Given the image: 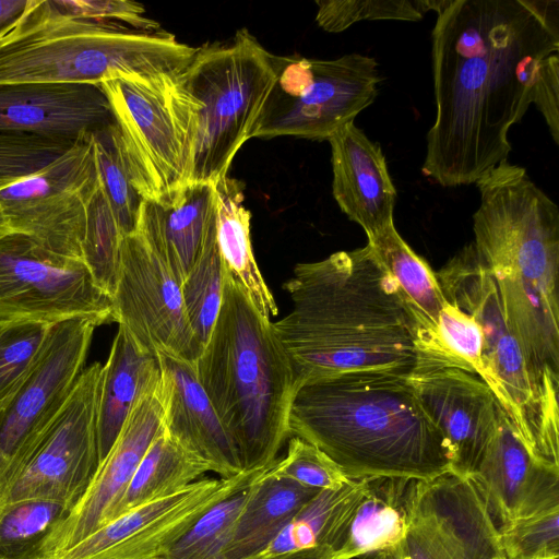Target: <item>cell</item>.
I'll list each match as a JSON object with an SVG mask.
<instances>
[{"instance_id":"6da1fadb","label":"cell","mask_w":559,"mask_h":559,"mask_svg":"<svg viewBox=\"0 0 559 559\" xmlns=\"http://www.w3.org/2000/svg\"><path fill=\"white\" fill-rule=\"evenodd\" d=\"M558 52L557 0H444L431 32L436 118L424 174L466 186L508 160V132Z\"/></svg>"},{"instance_id":"7a4b0ae2","label":"cell","mask_w":559,"mask_h":559,"mask_svg":"<svg viewBox=\"0 0 559 559\" xmlns=\"http://www.w3.org/2000/svg\"><path fill=\"white\" fill-rule=\"evenodd\" d=\"M283 288L293 308L273 329L296 390L347 372L408 376L426 360L455 361L369 245L297 264Z\"/></svg>"},{"instance_id":"3957f363","label":"cell","mask_w":559,"mask_h":559,"mask_svg":"<svg viewBox=\"0 0 559 559\" xmlns=\"http://www.w3.org/2000/svg\"><path fill=\"white\" fill-rule=\"evenodd\" d=\"M288 433L316 445L349 479L428 480L450 471L442 433L401 373L357 371L301 384Z\"/></svg>"},{"instance_id":"277c9868","label":"cell","mask_w":559,"mask_h":559,"mask_svg":"<svg viewBox=\"0 0 559 559\" xmlns=\"http://www.w3.org/2000/svg\"><path fill=\"white\" fill-rule=\"evenodd\" d=\"M475 185V250L511 331L542 378L559 389V209L508 160Z\"/></svg>"},{"instance_id":"5b68a950","label":"cell","mask_w":559,"mask_h":559,"mask_svg":"<svg viewBox=\"0 0 559 559\" xmlns=\"http://www.w3.org/2000/svg\"><path fill=\"white\" fill-rule=\"evenodd\" d=\"M194 370L243 472L272 466L289 438L295 378L273 322L225 271L218 314Z\"/></svg>"},{"instance_id":"8992f818","label":"cell","mask_w":559,"mask_h":559,"mask_svg":"<svg viewBox=\"0 0 559 559\" xmlns=\"http://www.w3.org/2000/svg\"><path fill=\"white\" fill-rule=\"evenodd\" d=\"M197 51L163 29L94 22L63 11L55 0H27L0 29V85L150 82L180 74Z\"/></svg>"},{"instance_id":"52a82bcc","label":"cell","mask_w":559,"mask_h":559,"mask_svg":"<svg viewBox=\"0 0 559 559\" xmlns=\"http://www.w3.org/2000/svg\"><path fill=\"white\" fill-rule=\"evenodd\" d=\"M436 275L445 300L480 326V378L530 451L559 467L558 388L542 378L511 331L496 284L474 243L457 251Z\"/></svg>"},{"instance_id":"ba28073f","label":"cell","mask_w":559,"mask_h":559,"mask_svg":"<svg viewBox=\"0 0 559 559\" xmlns=\"http://www.w3.org/2000/svg\"><path fill=\"white\" fill-rule=\"evenodd\" d=\"M275 76L271 53L246 28L228 44L198 48L181 73L194 99L187 183L215 185L227 176Z\"/></svg>"},{"instance_id":"9c48e42d","label":"cell","mask_w":559,"mask_h":559,"mask_svg":"<svg viewBox=\"0 0 559 559\" xmlns=\"http://www.w3.org/2000/svg\"><path fill=\"white\" fill-rule=\"evenodd\" d=\"M181 73L150 82L118 78L99 84L119 130L132 185L143 201H160L187 185L194 99Z\"/></svg>"},{"instance_id":"30bf717a","label":"cell","mask_w":559,"mask_h":559,"mask_svg":"<svg viewBox=\"0 0 559 559\" xmlns=\"http://www.w3.org/2000/svg\"><path fill=\"white\" fill-rule=\"evenodd\" d=\"M271 61L275 81L250 139L328 140L354 121L379 93V64L370 56L353 52L322 60L271 53Z\"/></svg>"},{"instance_id":"8fae6325","label":"cell","mask_w":559,"mask_h":559,"mask_svg":"<svg viewBox=\"0 0 559 559\" xmlns=\"http://www.w3.org/2000/svg\"><path fill=\"white\" fill-rule=\"evenodd\" d=\"M98 187L93 132H87L45 168L0 186V231L82 260L88 206Z\"/></svg>"},{"instance_id":"7c38bea8","label":"cell","mask_w":559,"mask_h":559,"mask_svg":"<svg viewBox=\"0 0 559 559\" xmlns=\"http://www.w3.org/2000/svg\"><path fill=\"white\" fill-rule=\"evenodd\" d=\"M74 318L115 322L112 298L87 265L25 235L0 231V320L55 324Z\"/></svg>"},{"instance_id":"4fadbf2b","label":"cell","mask_w":559,"mask_h":559,"mask_svg":"<svg viewBox=\"0 0 559 559\" xmlns=\"http://www.w3.org/2000/svg\"><path fill=\"white\" fill-rule=\"evenodd\" d=\"M97 326L88 318L52 324L32 369L0 405V491L68 401Z\"/></svg>"},{"instance_id":"5bb4252c","label":"cell","mask_w":559,"mask_h":559,"mask_svg":"<svg viewBox=\"0 0 559 559\" xmlns=\"http://www.w3.org/2000/svg\"><path fill=\"white\" fill-rule=\"evenodd\" d=\"M103 365L86 366L64 406L47 427L8 485L0 504L52 499L74 504L99 465L97 408Z\"/></svg>"},{"instance_id":"9a60e30c","label":"cell","mask_w":559,"mask_h":559,"mask_svg":"<svg viewBox=\"0 0 559 559\" xmlns=\"http://www.w3.org/2000/svg\"><path fill=\"white\" fill-rule=\"evenodd\" d=\"M264 469L198 479L116 516L49 559H163L206 511L250 485Z\"/></svg>"},{"instance_id":"2e32d148","label":"cell","mask_w":559,"mask_h":559,"mask_svg":"<svg viewBox=\"0 0 559 559\" xmlns=\"http://www.w3.org/2000/svg\"><path fill=\"white\" fill-rule=\"evenodd\" d=\"M498 528L471 477L445 472L417 480L401 559H492Z\"/></svg>"},{"instance_id":"e0dca14e","label":"cell","mask_w":559,"mask_h":559,"mask_svg":"<svg viewBox=\"0 0 559 559\" xmlns=\"http://www.w3.org/2000/svg\"><path fill=\"white\" fill-rule=\"evenodd\" d=\"M112 302L115 322L152 354L194 364L202 353L187 320L180 284L138 233L122 238Z\"/></svg>"},{"instance_id":"ac0fdd59","label":"cell","mask_w":559,"mask_h":559,"mask_svg":"<svg viewBox=\"0 0 559 559\" xmlns=\"http://www.w3.org/2000/svg\"><path fill=\"white\" fill-rule=\"evenodd\" d=\"M407 378L445 440L450 472L471 477L503 411L492 391L476 372L443 360L424 361Z\"/></svg>"},{"instance_id":"d6986e66","label":"cell","mask_w":559,"mask_h":559,"mask_svg":"<svg viewBox=\"0 0 559 559\" xmlns=\"http://www.w3.org/2000/svg\"><path fill=\"white\" fill-rule=\"evenodd\" d=\"M162 428L163 406L157 388L155 392L143 397L130 413L87 489L50 535L44 559L67 550L104 524Z\"/></svg>"},{"instance_id":"ffe728a7","label":"cell","mask_w":559,"mask_h":559,"mask_svg":"<svg viewBox=\"0 0 559 559\" xmlns=\"http://www.w3.org/2000/svg\"><path fill=\"white\" fill-rule=\"evenodd\" d=\"M500 527L559 508V467L538 460L502 411L497 431L471 476Z\"/></svg>"},{"instance_id":"44dd1931","label":"cell","mask_w":559,"mask_h":559,"mask_svg":"<svg viewBox=\"0 0 559 559\" xmlns=\"http://www.w3.org/2000/svg\"><path fill=\"white\" fill-rule=\"evenodd\" d=\"M114 122L99 85H0V136L74 142Z\"/></svg>"},{"instance_id":"7402d4cb","label":"cell","mask_w":559,"mask_h":559,"mask_svg":"<svg viewBox=\"0 0 559 559\" xmlns=\"http://www.w3.org/2000/svg\"><path fill=\"white\" fill-rule=\"evenodd\" d=\"M156 357L164 430L221 478L242 473L238 452L195 376L194 364L165 353Z\"/></svg>"},{"instance_id":"603a6c76","label":"cell","mask_w":559,"mask_h":559,"mask_svg":"<svg viewBox=\"0 0 559 559\" xmlns=\"http://www.w3.org/2000/svg\"><path fill=\"white\" fill-rule=\"evenodd\" d=\"M332 193L341 211L358 224L367 238L394 224L396 189L378 142L354 121L329 139Z\"/></svg>"},{"instance_id":"cb8c5ba5","label":"cell","mask_w":559,"mask_h":559,"mask_svg":"<svg viewBox=\"0 0 559 559\" xmlns=\"http://www.w3.org/2000/svg\"><path fill=\"white\" fill-rule=\"evenodd\" d=\"M216 222L215 186L187 183L160 201H142L135 233L181 285L217 236Z\"/></svg>"},{"instance_id":"d4e9b609","label":"cell","mask_w":559,"mask_h":559,"mask_svg":"<svg viewBox=\"0 0 559 559\" xmlns=\"http://www.w3.org/2000/svg\"><path fill=\"white\" fill-rule=\"evenodd\" d=\"M160 368L156 355L142 347L119 325L103 365L98 408L97 443L99 464L117 440L134 406L156 391Z\"/></svg>"},{"instance_id":"484cf974","label":"cell","mask_w":559,"mask_h":559,"mask_svg":"<svg viewBox=\"0 0 559 559\" xmlns=\"http://www.w3.org/2000/svg\"><path fill=\"white\" fill-rule=\"evenodd\" d=\"M319 491L275 475L271 466L264 469L248 487L224 558L250 559L261 552Z\"/></svg>"},{"instance_id":"4316f807","label":"cell","mask_w":559,"mask_h":559,"mask_svg":"<svg viewBox=\"0 0 559 559\" xmlns=\"http://www.w3.org/2000/svg\"><path fill=\"white\" fill-rule=\"evenodd\" d=\"M417 479L368 477L365 491L337 550L342 559L400 548L406 533Z\"/></svg>"},{"instance_id":"83f0119b","label":"cell","mask_w":559,"mask_h":559,"mask_svg":"<svg viewBox=\"0 0 559 559\" xmlns=\"http://www.w3.org/2000/svg\"><path fill=\"white\" fill-rule=\"evenodd\" d=\"M214 186L217 202V245L223 269L236 281L258 312L270 320L278 311L253 255L251 213L242 203L243 186L228 176Z\"/></svg>"},{"instance_id":"f1b7e54d","label":"cell","mask_w":559,"mask_h":559,"mask_svg":"<svg viewBox=\"0 0 559 559\" xmlns=\"http://www.w3.org/2000/svg\"><path fill=\"white\" fill-rule=\"evenodd\" d=\"M365 488L366 478H361L350 479L336 490H320L261 552L250 559L318 546H330L337 552Z\"/></svg>"},{"instance_id":"f546056e","label":"cell","mask_w":559,"mask_h":559,"mask_svg":"<svg viewBox=\"0 0 559 559\" xmlns=\"http://www.w3.org/2000/svg\"><path fill=\"white\" fill-rule=\"evenodd\" d=\"M209 471L206 462L182 448L163 427L104 524L135 507L186 488Z\"/></svg>"},{"instance_id":"4dcf8cb0","label":"cell","mask_w":559,"mask_h":559,"mask_svg":"<svg viewBox=\"0 0 559 559\" xmlns=\"http://www.w3.org/2000/svg\"><path fill=\"white\" fill-rule=\"evenodd\" d=\"M367 245L438 335V319L447 300L429 264L404 241L394 224L368 237Z\"/></svg>"},{"instance_id":"1f68e13d","label":"cell","mask_w":559,"mask_h":559,"mask_svg":"<svg viewBox=\"0 0 559 559\" xmlns=\"http://www.w3.org/2000/svg\"><path fill=\"white\" fill-rule=\"evenodd\" d=\"M72 508L41 498L0 504V559H44L50 535Z\"/></svg>"},{"instance_id":"d6a6232c","label":"cell","mask_w":559,"mask_h":559,"mask_svg":"<svg viewBox=\"0 0 559 559\" xmlns=\"http://www.w3.org/2000/svg\"><path fill=\"white\" fill-rule=\"evenodd\" d=\"M93 141L99 183L120 231L134 234L143 200L132 185L116 123L94 131Z\"/></svg>"},{"instance_id":"836d02e7","label":"cell","mask_w":559,"mask_h":559,"mask_svg":"<svg viewBox=\"0 0 559 559\" xmlns=\"http://www.w3.org/2000/svg\"><path fill=\"white\" fill-rule=\"evenodd\" d=\"M223 274L216 236L180 285L187 320L201 350L210 338L218 314Z\"/></svg>"},{"instance_id":"e575fe53","label":"cell","mask_w":559,"mask_h":559,"mask_svg":"<svg viewBox=\"0 0 559 559\" xmlns=\"http://www.w3.org/2000/svg\"><path fill=\"white\" fill-rule=\"evenodd\" d=\"M122 238L116 217L99 183L88 206L82 260L90 269L97 285L111 298L119 278Z\"/></svg>"},{"instance_id":"d590c367","label":"cell","mask_w":559,"mask_h":559,"mask_svg":"<svg viewBox=\"0 0 559 559\" xmlns=\"http://www.w3.org/2000/svg\"><path fill=\"white\" fill-rule=\"evenodd\" d=\"M249 486L206 511L163 559H225L224 551Z\"/></svg>"},{"instance_id":"8d00e7d4","label":"cell","mask_w":559,"mask_h":559,"mask_svg":"<svg viewBox=\"0 0 559 559\" xmlns=\"http://www.w3.org/2000/svg\"><path fill=\"white\" fill-rule=\"evenodd\" d=\"M51 325L32 320H0V405L32 369Z\"/></svg>"},{"instance_id":"74e56055","label":"cell","mask_w":559,"mask_h":559,"mask_svg":"<svg viewBox=\"0 0 559 559\" xmlns=\"http://www.w3.org/2000/svg\"><path fill=\"white\" fill-rule=\"evenodd\" d=\"M316 3V21L330 33L343 32L364 20L419 21L433 8V0H318Z\"/></svg>"},{"instance_id":"f35d334b","label":"cell","mask_w":559,"mask_h":559,"mask_svg":"<svg viewBox=\"0 0 559 559\" xmlns=\"http://www.w3.org/2000/svg\"><path fill=\"white\" fill-rule=\"evenodd\" d=\"M498 534L506 559H559V508L515 520Z\"/></svg>"},{"instance_id":"ab89813d","label":"cell","mask_w":559,"mask_h":559,"mask_svg":"<svg viewBox=\"0 0 559 559\" xmlns=\"http://www.w3.org/2000/svg\"><path fill=\"white\" fill-rule=\"evenodd\" d=\"M271 471L314 490H336L350 480L326 454L299 437L289 438L286 455Z\"/></svg>"},{"instance_id":"60d3db41","label":"cell","mask_w":559,"mask_h":559,"mask_svg":"<svg viewBox=\"0 0 559 559\" xmlns=\"http://www.w3.org/2000/svg\"><path fill=\"white\" fill-rule=\"evenodd\" d=\"M72 143L38 136H0V186L45 168Z\"/></svg>"},{"instance_id":"b9f144b4","label":"cell","mask_w":559,"mask_h":559,"mask_svg":"<svg viewBox=\"0 0 559 559\" xmlns=\"http://www.w3.org/2000/svg\"><path fill=\"white\" fill-rule=\"evenodd\" d=\"M437 329L443 348L455 360L480 377L483 334L478 323L447 301L439 314Z\"/></svg>"},{"instance_id":"7bdbcfd3","label":"cell","mask_w":559,"mask_h":559,"mask_svg":"<svg viewBox=\"0 0 559 559\" xmlns=\"http://www.w3.org/2000/svg\"><path fill=\"white\" fill-rule=\"evenodd\" d=\"M63 11L75 16L136 31H159L155 21L145 17L142 4L129 0H55Z\"/></svg>"},{"instance_id":"ee69618b","label":"cell","mask_w":559,"mask_h":559,"mask_svg":"<svg viewBox=\"0 0 559 559\" xmlns=\"http://www.w3.org/2000/svg\"><path fill=\"white\" fill-rule=\"evenodd\" d=\"M533 104L542 112L556 144L559 143V58L551 55L538 78Z\"/></svg>"},{"instance_id":"f6af8a7d","label":"cell","mask_w":559,"mask_h":559,"mask_svg":"<svg viewBox=\"0 0 559 559\" xmlns=\"http://www.w3.org/2000/svg\"><path fill=\"white\" fill-rule=\"evenodd\" d=\"M264 559H342L330 546H318L284 552Z\"/></svg>"},{"instance_id":"bcb514c9","label":"cell","mask_w":559,"mask_h":559,"mask_svg":"<svg viewBox=\"0 0 559 559\" xmlns=\"http://www.w3.org/2000/svg\"><path fill=\"white\" fill-rule=\"evenodd\" d=\"M27 4V0H0V29L10 23Z\"/></svg>"},{"instance_id":"7dc6e473","label":"cell","mask_w":559,"mask_h":559,"mask_svg":"<svg viewBox=\"0 0 559 559\" xmlns=\"http://www.w3.org/2000/svg\"><path fill=\"white\" fill-rule=\"evenodd\" d=\"M353 559H401L400 558V548L372 551V552L357 556Z\"/></svg>"},{"instance_id":"c3c4849f","label":"cell","mask_w":559,"mask_h":559,"mask_svg":"<svg viewBox=\"0 0 559 559\" xmlns=\"http://www.w3.org/2000/svg\"><path fill=\"white\" fill-rule=\"evenodd\" d=\"M492 559H506V558H504V557H502V556H498V557H495V558H492Z\"/></svg>"}]
</instances>
